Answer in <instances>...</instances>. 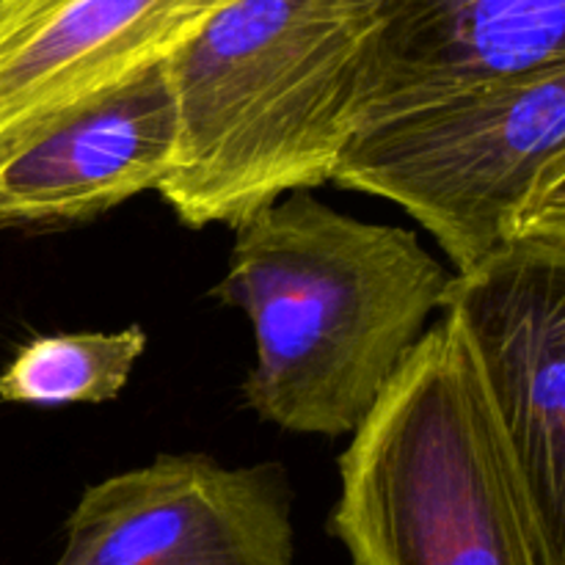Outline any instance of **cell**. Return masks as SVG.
<instances>
[{
    "instance_id": "277c9868",
    "label": "cell",
    "mask_w": 565,
    "mask_h": 565,
    "mask_svg": "<svg viewBox=\"0 0 565 565\" xmlns=\"http://www.w3.org/2000/svg\"><path fill=\"white\" fill-rule=\"evenodd\" d=\"M331 182L406 210L456 274L565 237V64L367 105Z\"/></svg>"
},
{
    "instance_id": "5b68a950",
    "label": "cell",
    "mask_w": 565,
    "mask_h": 565,
    "mask_svg": "<svg viewBox=\"0 0 565 565\" xmlns=\"http://www.w3.org/2000/svg\"><path fill=\"white\" fill-rule=\"evenodd\" d=\"M439 312L461 323L541 535L565 563V237L513 243L452 274Z\"/></svg>"
},
{
    "instance_id": "6da1fadb",
    "label": "cell",
    "mask_w": 565,
    "mask_h": 565,
    "mask_svg": "<svg viewBox=\"0 0 565 565\" xmlns=\"http://www.w3.org/2000/svg\"><path fill=\"white\" fill-rule=\"evenodd\" d=\"M450 276L414 232L287 193L237 226L210 292L252 323L246 406L290 434L351 436L428 331Z\"/></svg>"
},
{
    "instance_id": "8992f818",
    "label": "cell",
    "mask_w": 565,
    "mask_h": 565,
    "mask_svg": "<svg viewBox=\"0 0 565 565\" xmlns=\"http://www.w3.org/2000/svg\"><path fill=\"white\" fill-rule=\"evenodd\" d=\"M279 463L158 456L83 489L53 565H292Z\"/></svg>"
},
{
    "instance_id": "9c48e42d",
    "label": "cell",
    "mask_w": 565,
    "mask_h": 565,
    "mask_svg": "<svg viewBox=\"0 0 565 565\" xmlns=\"http://www.w3.org/2000/svg\"><path fill=\"white\" fill-rule=\"evenodd\" d=\"M362 110L381 99L565 64V0H367Z\"/></svg>"
},
{
    "instance_id": "ba28073f",
    "label": "cell",
    "mask_w": 565,
    "mask_h": 565,
    "mask_svg": "<svg viewBox=\"0 0 565 565\" xmlns=\"http://www.w3.org/2000/svg\"><path fill=\"white\" fill-rule=\"evenodd\" d=\"M174 154L177 108L163 64L0 152V232L88 224L158 191Z\"/></svg>"
},
{
    "instance_id": "7a4b0ae2",
    "label": "cell",
    "mask_w": 565,
    "mask_h": 565,
    "mask_svg": "<svg viewBox=\"0 0 565 565\" xmlns=\"http://www.w3.org/2000/svg\"><path fill=\"white\" fill-rule=\"evenodd\" d=\"M367 0H232L166 64L177 154L158 193L188 230H237L331 182L367 92Z\"/></svg>"
},
{
    "instance_id": "52a82bcc",
    "label": "cell",
    "mask_w": 565,
    "mask_h": 565,
    "mask_svg": "<svg viewBox=\"0 0 565 565\" xmlns=\"http://www.w3.org/2000/svg\"><path fill=\"white\" fill-rule=\"evenodd\" d=\"M232 0H0V152L169 64Z\"/></svg>"
},
{
    "instance_id": "30bf717a",
    "label": "cell",
    "mask_w": 565,
    "mask_h": 565,
    "mask_svg": "<svg viewBox=\"0 0 565 565\" xmlns=\"http://www.w3.org/2000/svg\"><path fill=\"white\" fill-rule=\"evenodd\" d=\"M147 345L149 337L138 323L33 337L0 370V403L53 408L116 401Z\"/></svg>"
},
{
    "instance_id": "3957f363",
    "label": "cell",
    "mask_w": 565,
    "mask_h": 565,
    "mask_svg": "<svg viewBox=\"0 0 565 565\" xmlns=\"http://www.w3.org/2000/svg\"><path fill=\"white\" fill-rule=\"evenodd\" d=\"M337 467L329 533L351 565H565L456 315L428 326Z\"/></svg>"
}]
</instances>
